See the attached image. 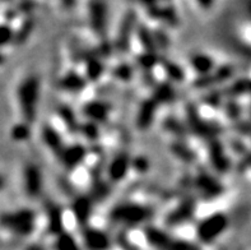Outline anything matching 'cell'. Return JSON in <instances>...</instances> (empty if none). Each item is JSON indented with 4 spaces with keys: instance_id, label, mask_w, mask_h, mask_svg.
Here are the masks:
<instances>
[{
    "instance_id": "obj_1",
    "label": "cell",
    "mask_w": 251,
    "mask_h": 250,
    "mask_svg": "<svg viewBox=\"0 0 251 250\" xmlns=\"http://www.w3.org/2000/svg\"><path fill=\"white\" fill-rule=\"evenodd\" d=\"M38 96V82L36 78H28L23 82L19 88V104L27 120H33L36 104Z\"/></svg>"
},
{
    "instance_id": "obj_2",
    "label": "cell",
    "mask_w": 251,
    "mask_h": 250,
    "mask_svg": "<svg viewBox=\"0 0 251 250\" xmlns=\"http://www.w3.org/2000/svg\"><path fill=\"white\" fill-rule=\"evenodd\" d=\"M3 222L4 225L13 228L14 231L27 234V232H29L32 230L33 213L29 212V211H21L18 213H13V215L4 217Z\"/></svg>"
},
{
    "instance_id": "obj_3",
    "label": "cell",
    "mask_w": 251,
    "mask_h": 250,
    "mask_svg": "<svg viewBox=\"0 0 251 250\" xmlns=\"http://www.w3.org/2000/svg\"><path fill=\"white\" fill-rule=\"evenodd\" d=\"M112 217L124 222H140L146 220L147 211L139 206H123L116 208L112 212Z\"/></svg>"
},
{
    "instance_id": "obj_4",
    "label": "cell",
    "mask_w": 251,
    "mask_h": 250,
    "mask_svg": "<svg viewBox=\"0 0 251 250\" xmlns=\"http://www.w3.org/2000/svg\"><path fill=\"white\" fill-rule=\"evenodd\" d=\"M223 225H225V220L222 217L220 216L212 217V219L204 221V223L199 228V235L203 240H210L222 230Z\"/></svg>"
},
{
    "instance_id": "obj_5",
    "label": "cell",
    "mask_w": 251,
    "mask_h": 250,
    "mask_svg": "<svg viewBox=\"0 0 251 250\" xmlns=\"http://www.w3.org/2000/svg\"><path fill=\"white\" fill-rule=\"evenodd\" d=\"M25 189L29 193V195H37L41 188V175L36 166H29L25 170Z\"/></svg>"
},
{
    "instance_id": "obj_6",
    "label": "cell",
    "mask_w": 251,
    "mask_h": 250,
    "mask_svg": "<svg viewBox=\"0 0 251 250\" xmlns=\"http://www.w3.org/2000/svg\"><path fill=\"white\" fill-rule=\"evenodd\" d=\"M86 241L88 244V248L92 250H105L108 245V241L106 239L105 234H102L100 231H88L86 234Z\"/></svg>"
},
{
    "instance_id": "obj_7",
    "label": "cell",
    "mask_w": 251,
    "mask_h": 250,
    "mask_svg": "<svg viewBox=\"0 0 251 250\" xmlns=\"http://www.w3.org/2000/svg\"><path fill=\"white\" fill-rule=\"evenodd\" d=\"M64 161L67 162V165L73 167L76 164H79L84 157V149L79 146H74L72 148L64 151Z\"/></svg>"
},
{
    "instance_id": "obj_8",
    "label": "cell",
    "mask_w": 251,
    "mask_h": 250,
    "mask_svg": "<svg viewBox=\"0 0 251 250\" xmlns=\"http://www.w3.org/2000/svg\"><path fill=\"white\" fill-rule=\"evenodd\" d=\"M127 160L125 157H119L112 162L111 167H110V176L115 180H120L121 177L125 176V172L127 170Z\"/></svg>"
},
{
    "instance_id": "obj_9",
    "label": "cell",
    "mask_w": 251,
    "mask_h": 250,
    "mask_svg": "<svg viewBox=\"0 0 251 250\" xmlns=\"http://www.w3.org/2000/svg\"><path fill=\"white\" fill-rule=\"evenodd\" d=\"M57 249L59 250H79L76 247L75 241L68 236L67 234L61 235L59 240H57Z\"/></svg>"
},
{
    "instance_id": "obj_10",
    "label": "cell",
    "mask_w": 251,
    "mask_h": 250,
    "mask_svg": "<svg viewBox=\"0 0 251 250\" xmlns=\"http://www.w3.org/2000/svg\"><path fill=\"white\" fill-rule=\"evenodd\" d=\"M193 65H194V68H197L198 70H201V72H204V70H208L210 67V59H208L207 56H195L194 59H193Z\"/></svg>"
},
{
    "instance_id": "obj_11",
    "label": "cell",
    "mask_w": 251,
    "mask_h": 250,
    "mask_svg": "<svg viewBox=\"0 0 251 250\" xmlns=\"http://www.w3.org/2000/svg\"><path fill=\"white\" fill-rule=\"evenodd\" d=\"M45 138H46V142H48L49 146L52 149H57L60 147V140H59V137L56 136L54 130H46L45 132Z\"/></svg>"
},
{
    "instance_id": "obj_12",
    "label": "cell",
    "mask_w": 251,
    "mask_h": 250,
    "mask_svg": "<svg viewBox=\"0 0 251 250\" xmlns=\"http://www.w3.org/2000/svg\"><path fill=\"white\" fill-rule=\"evenodd\" d=\"M13 31L5 25H0V46H4L12 40Z\"/></svg>"
},
{
    "instance_id": "obj_13",
    "label": "cell",
    "mask_w": 251,
    "mask_h": 250,
    "mask_svg": "<svg viewBox=\"0 0 251 250\" xmlns=\"http://www.w3.org/2000/svg\"><path fill=\"white\" fill-rule=\"evenodd\" d=\"M63 84L64 87H67L69 89H78L82 87V80L78 76H70L64 81Z\"/></svg>"
},
{
    "instance_id": "obj_14",
    "label": "cell",
    "mask_w": 251,
    "mask_h": 250,
    "mask_svg": "<svg viewBox=\"0 0 251 250\" xmlns=\"http://www.w3.org/2000/svg\"><path fill=\"white\" fill-rule=\"evenodd\" d=\"M25 137H27V129H25V125H21V127L14 129V138H17V139H25Z\"/></svg>"
}]
</instances>
